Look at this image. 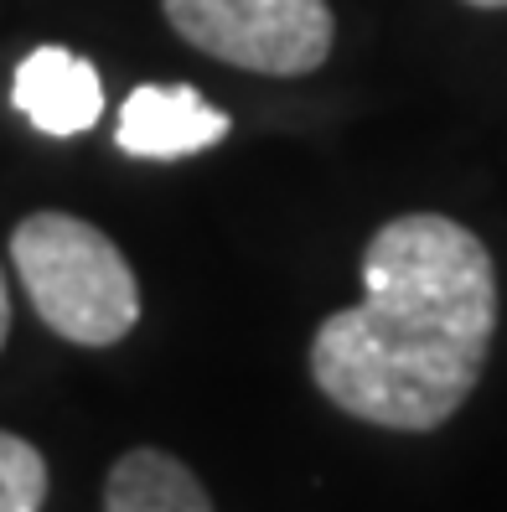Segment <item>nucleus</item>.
<instances>
[{
	"instance_id": "0eeeda50",
	"label": "nucleus",
	"mask_w": 507,
	"mask_h": 512,
	"mask_svg": "<svg viewBox=\"0 0 507 512\" xmlns=\"http://www.w3.org/2000/svg\"><path fill=\"white\" fill-rule=\"evenodd\" d=\"M47 487V456L26 435L0 430V512H42Z\"/></svg>"
},
{
	"instance_id": "423d86ee",
	"label": "nucleus",
	"mask_w": 507,
	"mask_h": 512,
	"mask_svg": "<svg viewBox=\"0 0 507 512\" xmlns=\"http://www.w3.org/2000/svg\"><path fill=\"white\" fill-rule=\"evenodd\" d=\"M104 512H213V497L171 450H125L104 481Z\"/></svg>"
},
{
	"instance_id": "6e6552de",
	"label": "nucleus",
	"mask_w": 507,
	"mask_h": 512,
	"mask_svg": "<svg viewBox=\"0 0 507 512\" xmlns=\"http://www.w3.org/2000/svg\"><path fill=\"white\" fill-rule=\"evenodd\" d=\"M11 337V290H6V269H0V347Z\"/></svg>"
},
{
	"instance_id": "20e7f679",
	"label": "nucleus",
	"mask_w": 507,
	"mask_h": 512,
	"mask_svg": "<svg viewBox=\"0 0 507 512\" xmlns=\"http://www.w3.org/2000/svg\"><path fill=\"white\" fill-rule=\"evenodd\" d=\"M228 130L233 119L207 104L192 83H140L119 104L114 145L135 161H182L228 140Z\"/></svg>"
},
{
	"instance_id": "39448f33",
	"label": "nucleus",
	"mask_w": 507,
	"mask_h": 512,
	"mask_svg": "<svg viewBox=\"0 0 507 512\" xmlns=\"http://www.w3.org/2000/svg\"><path fill=\"white\" fill-rule=\"evenodd\" d=\"M11 104L32 130L68 140V135H83V130L99 125L104 83H99V68L88 63V57H78L73 47L47 42V47H32L16 63Z\"/></svg>"
},
{
	"instance_id": "1a4fd4ad",
	"label": "nucleus",
	"mask_w": 507,
	"mask_h": 512,
	"mask_svg": "<svg viewBox=\"0 0 507 512\" xmlns=\"http://www.w3.org/2000/svg\"><path fill=\"white\" fill-rule=\"evenodd\" d=\"M466 6H476V11H507V0H466Z\"/></svg>"
},
{
	"instance_id": "7ed1b4c3",
	"label": "nucleus",
	"mask_w": 507,
	"mask_h": 512,
	"mask_svg": "<svg viewBox=\"0 0 507 512\" xmlns=\"http://www.w3.org/2000/svg\"><path fill=\"white\" fill-rule=\"evenodd\" d=\"M171 32L228 68L306 78L337 42L326 0H161Z\"/></svg>"
},
{
	"instance_id": "f03ea898",
	"label": "nucleus",
	"mask_w": 507,
	"mask_h": 512,
	"mask_svg": "<svg viewBox=\"0 0 507 512\" xmlns=\"http://www.w3.org/2000/svg\"><path fill=\"white\" fill-rule=\"evenodd\" d=\"M11 264L47 331L73 347H114L140 321V280L119 244L73 213H32L11 233Z\"/></svg>"
},
{
	"instance_id": "f257e3e1",
	"label": "nucleus",
	"mask_w": 507,
	"mask_h": 512,
	"mask_svg": "<svg viewBox=\"0 0 507 512\" xmlns=\"http://www.w3.org/2000/svg\"><path fill=\"white\" fill-rule=\"evenodd\" d=\"M497 269L445 213H404L363 249V300L311 337V378L342 414L378 430H440L487 368Z\"/></svg>"
}]
</instances>
